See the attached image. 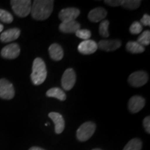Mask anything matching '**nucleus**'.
<instances>
[{"label": "nucleus", "instance_id": "nucleus-1", "mask_svg": "<svg viewBox=\"0 0 150 150\" xmlns=\"http://www.w3.org/2000/svg\"><path fill=\"white\" fill-rule=\"evenodd\" d=\"M54 1L52 0H35L31 4V14L36 20H47L51 16Z\"/></svg>", "mask_w": 150, "mask_h": 150}, {"label": "nucleus", "instance_id": "nucleus-2", "mask_svg": "<svg viewBox=\"0 0 150 150\" xmlns=\"http://www.w3.org/2000/svg\"><path fill=\"white\" fill-rule=\"evenodd\" d=\"M47 68L44 61L40 58H36L33 61L32 66V72L31 74V79L33 83L35 86L42 84L46 79Z\"/></svg>", "mask_w": 150, "mask_h": 150}, {"label": "nucleus", "instance_id": "nucleus-3", "mask_svg": "<svg viewBox=\"0 0 150 150\" xmlns=\"http://www.w3.org/2000/svg\"><path fill=\"white\" fill-rule=\"evenodd\" d=\"M11 4L13 12L20 18L27 17L31 13V1L30 0H12Z\"/></svg>", "mask_w": 150, "mask_h": 150}, {"label": "nucleus", "instance_id": "nucleus-4", "mask_svg": "<svg viewBox=\"0 0 150 150\" xmlns=\"http://www.w3.org/2000/svg\"><path fill=\"white\" fill-rule=\"evenodd\" d=\"M96 129V125L93 122H86L79 127L76 131V138L81 142H85L91 138Z\"/></svg>", "mask_w": 150, "mask_h": 150}, {"label": "nucleus", "instance_id": "nucleus-5", "mask_svg": "<svg viewBox=\"0 0 150 150\" xmlns=\"http://www.w3.org/2000/svg\"><path fill=\"white\" fill-rule=\"evenodd\" d=\"M149 76L145 71H137L129 76L128 81L133 87H140L147 83Z\"/></svg>", "mask_w": 150, "mask_h": 150}, {"label": "nucleus", "instance_id": "nucleus-6", "mask_svg": "<svg viewBox=\"0 0 150 150\" xmlns=\"http://www.w3.org/2000/svg\"><path fill=\"white\" fill-rule=\"evenodd\" d=\"M76 83V73L72 68H68L63 73L61 79V85L65 91H70Z\"/></svg>", "mask_w": 150, "mask_h": 150}, {"label": "nucleus", "instance_id": "nucleus-7", "mask_svg": "<svg viewBox=\"0 0 150 150\" xmlns=\"http://www.w3.org/2000/svg\"><path fill=\"white\" fill-rule=\"evenodd\" d=\"M15 96V90L13 84L5 79H0V98L11 99Z\"/></svg>", "mask_w": 150, "mask_h": 150}, {"label": "nucleus", "instance_id": "nucleus-8", "mask_svg": "<svg viewBox=\"0 0 150 150\" xmlns=\"http://www.w3.org/2000/svg\"><path fill=\"white\" fill-rule=\"evenodd\" d=\"M80 14V11L76 8H66L60 11L59 18L62 22L74 21L78 18Z\"/></svg>", "mask_w": 150, "mask_h": 150}, {"label": "nucleus", "instance_id": "nucleus-9", "mask_svg": "<svg viewBox=\"0 0 150 150\" xmlns=\"http://www.w3.org/2000/svg\"><path fill=\"white\" fill-rule=\"evenodd\" d=\"M20 53V46L17 43H12L5 46L1 51V55L2 57L7 59H15Z\"/></svg>", "mask_w": 150, "mask_h": 150}, {"label": "nucleus", "instance_id": "nucleus-10", "mask_svg": "<svg viewBox=\"0 0 150 150\" xmlns=\"http://www.w3.org/2000/svg\"><path fill=\"white\" fill-rule=\"evenodd\" d=\"M98 46L97 42L93 40H83L79 45L78 50L82 54H92L97 51Z\"/></svg>", "mask_w": 150, "mask_h": 150}, {"label": "nucleus", "instance_id": "nucleus-11", "mask_svg": "<svg viewBox=\"0 0 150 150\" xmlns=\"http://www.w3.org/2000/svg\"><path fill=\"white\" fill-rule=\"evenodd\" d=\"M145 105V99L140 96H134L131 97L129 101V110L132 113H136L144 108Z\"/></svg>", "mask_w": 150, "mask_h": 150}, {"label": "nucleus", "instance_id": "nucleus-12", "mask_svg": "<svg viewBox=\"0 0 150 150\" xmlns=\"http://www.w3.org/2000/svg\"><path fill=\"white\" fill-rule=\"evenodd\" d=\"M98 48L105 52L115 51L121 47V41L119 40H102L97 44Z\"/></svg>", "mask_w": 150, "mask_h": 150}, {"label": "nucleus", "instance_id": "nucleus-13", "mask_svg": "<svg viewBox=\"0 0 150 150\" xmlns=\"http://www.w3.org/2000/svg\"><path fill=\"white\" fill-rule=\"evenodd\" d=\"M49 117L52 119L55 125L56 134H60L63 132L65 129V120L63 116L59 112H51L49 113Z\"/></svg>", "mask_w": 150, "mask_h": 150}, {"label": "nucleus", "instance_id": "nucleus-14", "mask_svg": "<svg viewBox=\"0 0 150 150\" xmlns=\"http://www.w3.org/2000/svg\"><path fill=\"white\" fill-rule=\"evenodd\" d=\"M20 35V30L18 28L9 29L4 31L0 35V40L2 42H8L16 40Z\"/></svg>", "mask_w": 150, "mask_h": 150}, {"label": "nucleus", "instance_id": "nucleus-15", "mask_svg": "<svg viewBox=\"0 0 150 150\" xmlns=\"http://www.w3.org/2000/svg\"><path fill=\"white\" fill-rule=\"evenodd\" d=\"M107 16V11L102 7H97L88 13V19L92 22L102 21Z\"/></svg>", "mask_w": 150, "mask_h": 150}, {"label": "nucleus", "instance_id": "nucleus-16", "mask_svg": "<svg viewBox=\"0 0 150 150\" xmlns=\"http://www.w3.org/2000/svg\"><path fill=\"white\" fill-rule=\"evenodd\" d=\"M80 24L76 20H74V21L62 22L59 25V29L63 33H76L78 30L80 29Z\"/></svg>", "mask_w": 150, "mask_h": 150}, {"label": "nucleus", "instance_id": "nucleus-17", "mask_svg": "<svg viewBox=\"0 0 150 150\" xmlns=\"http://www.w3.org/2000/svg\"><path fill=\"white\" fill-rule=\"evenodd\" d=\"M49 53L51 59L54 61H59L63 59V50L61 46L59 44L54 43L49 47Z\"/></svg>", "mask_w": 150, "mask_h": 150}, {"label": "nucleus", "instance_id": "nucleus-18", "mask_svg": "<svg viewBox=\"0 0 150 150\" xmlns=\"http://www.w3.org/2000/svg\"><path fill=\"white\" fill-rule=\"evenodd\" d=\"M46 95L49 97H54L61 101H65L66 99V95L64 91L59 88H52L48 90Z\"/></svg>", "mask_w": 150, "mask_h": 150}, {"label": "nucleus", "instance_id": "nucleus-19", "mask_svg": "<svg viewBox=\"0 0 150 150\" xmlns=\"http://www.w3.org/2000/svg\"><path fill=\"white\" fill-rule=\"evenodd\" d=\"M127 51L132 54L142 53L145 50V47L139 44L137 41H129L127 44Z\"/></svg>", "mask_w": 150, "mask_h": 150}, {"label": "nucleus", "instance_id": "nucleus-20", "mask_svg": "<svg viewBox=\"0 0 150 150\" xmlns=\"http://www.w3.org/2000/svg\"><path fill=\"white\" fill-rule=\"evenodd\" d=\"M142 141L139 138H133L125 145L123 150H141Z\"/></svg>", "mask_w": 150, "mask_h": 150}, {"label": "nucleus", "instance_id": "nucleus-21", "mask_svg": "<svg viewBox=\"0 0 150 150\" xmlns=\"http://www.w3.org/2000/svg\"><path fill=\"white\" fill-rule=\"evenodd\" d=\"M140 4L141 1L140 0H124L121 6L128 10H135L140 6Z\"/></svg>", "mask_w": 150, "mask_h": 150}, {"label": "nucleus", "instance_id": "nucleus-22", "mask_svg": "<svg viewBox=\"0 0 150 150\" xmlns=\"http://www.w3.org/2000/svg\"><path fill=\"white\" fill-rule=\"evenodd\" d=\"M139 44L141 45L143 47L149 45L150 43V31L149 30H147L144 32L142 33V34L138 37V40H137Z\"/></svg>", "mask_w": 150, "mask_h": 150}, {"label": "nucleus", "instance_id": "nucleus-23", "mask_svg": "<svg viewBox=\"0 0 150 150\" xmlns=\"http://www.w3.org/2000/svg\"><path fill=\"white\" fill-rule=\"evenodd\" d=\"M108 26H109V22L108 20H102V22L99 24V32L101 36L104 38H108L109 36Z\"/></svg>", "mask_w": 150, "mask_h": 150}, {"label": "nucleus", "instance_id": "nucleus-24", "mask_svg": "<svg viewBox=\"0 0 150 150\" xmlns=\"http://www.w3.org/2000/svg\"><path fill=\"white\" fill-rule=\"evenodd\" d=\"M0 20L4 23H11L13 20V17L8 11L0 9Z\"/></svg>", "mask_w": 150, "mask_h": 150}, {"label": "nucleus", "instance_id": "nucleus-25", "mask_svg": "<svg viewBox=\"0 0 150 150\" xmlns=\"http://www.w3.org/2000/svg\"><path fill=\"white\" fill-rule=\"evenodd\" d=\"M142 31V26L139 22H133L129 28V31L132 34H138L141 33Z\"/></svg>", "mask_w": 150, "mask_h": 150}, {"label": "nucleus", "instance_id": "nucleus-26", "mask_svg": "<svg viewBox=\"0 0 150 150\" xmlns=\"http://www.w3.org/2000/svg\"><path fill=\"white\" fill-rule=\"evenodd\" d=\"M75 33L78 38L83 39L84 40H89V38L91 36V32L88 29H79Z\"/></svg>", "mask_w": 150, "mask_h": 150}, {"label": "nucleus", "instance_id": "nucleus-27", "mask_svg": "<svg viewBox=\"0 0 150 150\" xmlns=\"http://www.w3.org/2000/svg\"><path fill=\"white\" fill-rule=\"evenodd\" d=\"M104 2L106 4L110 6L115 7V6H119L122 5V0H106L104 1Z\"/></svg>", "mask_w": 150, "mask_h": 150}, {"label": "nucleus", "instance_id": "nucleus-28", "mask_svg": "<svg viewBox=\"0 0 150 150\" xmlns=\"http://www.w3.org/2000/svg\"><path fill=\"white\" fill-rule=\"evenodd\" d=\"M140 24H142V25H144L145 26V27H149L150 26V16L149 15L147 14H145L142 17L141 20H140Z\"/></svg>", "mask_w": 150, "mask_h": 150}, {"label": "nucleus", "instance_id": "nucleus-29", "mask_svg": "<svg viewBox=\"0 0 150 150\" xmlns=\"http://www.w3.org/2000/svg\"><path fill=\"white\" fill-rule=\"evenodd\" d=\"M143 126L145 128L146 132L147 134H150V117L147 116L143 120Z\"/></svg>", "mask_w": 150, "mask_h": 150}, {"label": "nucleus", "instance_id": "nucleus-30", "mask_svg": "<svg viewBox=\"0 0 150 150\" xmlns=\"http://www.w3.org/2000/svg\"><path fill=\"white\" fill-rule=\"evenodd\" d=\"M29 150H45V149H42V148L38 147H32L30 148Z\"/></svg>", "mask_w": 150, "mask_h": 150}, {"label": "nucleus", "instance_id": "nucleus-31", "mask_svg": "<svg viewBox=\"0 0 150 150\" xmlns=\"http://www.w3.org/2000/svg\"><path fill=\"white\" fill-rule=\"evenodd\" d=\"M3 29H4V26L1 24H0V33L3 31Z\"/></svg>", "mask_w": 150, "mask_h": 150}, {"label": "nucleus", "instance_id": "nucleus-32", "mask_svg": "<svg viewBox=\"0 0 150 150\" xmlns=\"http://www.w3.org/2000/svg\"><path fill=\"white\" fill-rule=\"evenodd\" d=\"M92 150H102V149H98V148H96V149H92Z\"/></svg>", "mask_w": 150, "mask_h": 150}]
</instances>
